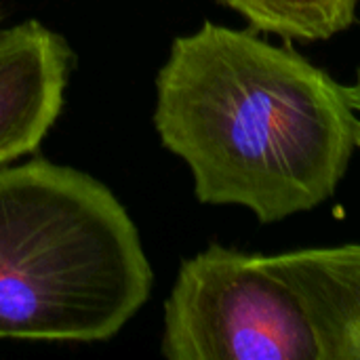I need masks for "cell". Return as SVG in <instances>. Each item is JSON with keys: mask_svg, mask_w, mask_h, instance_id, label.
<instances>
[{"mask_svg": "<svg viewBox=\"0 0 360 360\" xmlns=\"http://www.w3.org/2000/svg\"><path fill=\"white\" fill-rule=\"evenodd\" d=\"M154 272L112 190L74 167H0V338L103 342L148 302Z\"/></svg>", "mask_w": 360, "mask_h": 360, "instance_id": "cell-2", "label": "cell"}, {"mask_svg": "<svg viewBox=\"0 0 360 360\" xmlns=\"http://www.w3.org/2000/svg\"><path fill=\"white\" fill-rule=\"evenodd\" d=\"M354 91V101H356V110L360 112V80L359 84H356V89H352ZM359 148H360V137H359Z\"/></svg>", "mask_w": 360, "mask_h": 360, "instance_id": "cell-7", "label": "cell"}, {"mask_svg": "<svg viewBox=\"0 0 360 360\" xmlns=\"http://www.w3.org/2000/svg\"><path fill=\"white\" fill-rule=\"evenodd\" d=\"M160 350L171 360H321L297 293L262 255L221 245L181 262Z\"/></svg>", "mask_w": 360, "mask_h": 360, "instance_id": "cell-3", "label": "cell"}, {"mask_svg": "<svg viewBox=\"0 0 360 360\" xmlns=\"http://www.w3.org/2000/svg\"><path fill=\"white\" fill-rule=\"evenodd\" d=\"M253 30L295 40H329L354 23L360 0H217Z\"/></svg>", "mask_w": 360, "mask_h": 360, "instance_id": "cell-6", "label": "cell"}, {"mask_svg": "<svg viewBox=\"0 0 360 360\" xmlns=\"http://www.w3.org/2000/svg\"><path fill=\"white\" fill-rule=\"evenodd\" d=\"M154 127L200 202L245 207L262 224L331 198L360 137L352 89L289 46L211 21L173 40Z\"/></svg>", "mask_w": 360, "mask_h": 360, "instance_id": "cell-1", "label": "cell"}, {"mask_svg": "<svg viewBox=\"0 0 360 360\" xmlns=\"http://www.w3.org/2000/svg\"><path fill=\"white\" fill-rule=\"evenodd\" d=\"M72 72L63 36L27 19L0 27V167L34 154L55 124Z\"/></svg>", "mask_w": 360, "mask_h": 360, "instance_id": "cell-4", "label": "cell"}, {"mask_svg": "<svg viewBox=\"0 0 360 360\" xmlns=\"http://www.w3.org/2000/svg\"><path fill=\"white\" fill-rule=\"evenodd\" d=\"M300 297L321 360H360V245L262 255Z\"/></svg>", "mask_w": 360, "mask_h": 360, "instance_id": "cell-5", "label": "cell"}]
</instances>
